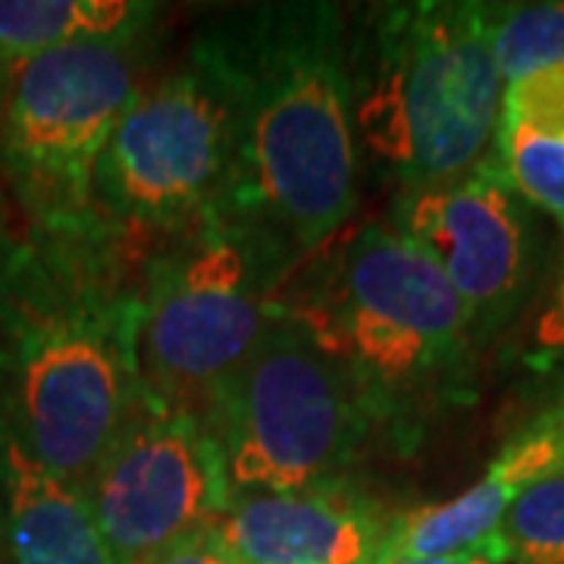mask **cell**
I'll return each instance as SVG.
<instances>
[{"label":"cell","instance_id":"cell-12","mask_svg":"<svg viewBox=\"0 0 564 564\" xmlns=\"http://www.w3.org/2000/svg\"><path fill=\"white\" fill-rule=\"evenodd\" d=\"M562 474L564 402H555L521 423L464 492L399 511L383 564L443 558L486 543L524 492Z\"/></svg>","mask_w":564,"mask_h":564},{"label":"cell","instance_id":"cell-1","mask_svg":"<svg viewBox=\"0 0 564 564\" xmlns=\"http://www.w3.org/2000/svg\"><path fill=\"white\" fill-rule=\"evenodd\" d=\"M139 273L101 223L0 229V426L79 492L144 399Z\"/></svg>","mask_w":564,"mask_h":564},{"label":"cell","instance_id":"cell-4","mask_svg":"<svg viewBox=\"0 0 564 564\" xmlns=\"http://www.w3.org/2000/svg\"><path fill=\"white\" fill-rule=\"evenodd\" d=\"M348 107L361 170L395 195L492 154L505 82L484 0H392L348 13Z\"/></svg>","mask_w":564,"mask_h":564},{"label":"cell","instance_id":"cell-9","mask_svg":"<svg viewBox=\"0 0 564 564\" xmlns=\"http://www.w3.org/2000/svg\"><path fill=\"white\" fill-rule=\"evenodd\" d=\"M386 226L423 248L443 270L484 348L536 295L543 267L540 214L518 195L492 154L455 180L395 195Z\"/></svg>","mask_w":564,"mask_h":564},{"label":"cell","instance_id":"cell-10","mask_svg":"<svg viewBox=\"0 0 564 564\" xmlns=\"http://www.w3.org/2000/svg\"><path fill=\"white\" fill-rule=\"evenodd\" d=\"M120 564H151L229 508L220 448L202 417L141 399L85 489Z\"/></svg>","mask_w":564,"mask_h":564},{"label":"cell","instance_id":"cell-19","mask_svg":"<svg viewBox=\"0 0 564 564\" xmlns=\"http://www.w3.org/2000/svg\"><path fill=\"white\" fill-rule=\"evenodd\" d=\"M151 564H242L232 549L223 543L220 533L214 527L198 530L192 536H185L182 543L170 545L163 555H158Z\"/></svg>","mask_w":564,"mask_h":564},{"label":"cell","instance_id":"cell-20","mask_svg":"<svg viewBox=\"0 0 564 564\" xmlns=\"http://www.w3.org/2000/svg\"><path fill=\"white\" fill-rule=\"evenodd\" d=\"M395 564H511L505 555V545L499 543V536L492 533L486 543L464 549L455 555H443V558H414V562H395Z\"/></svg>","mask_w":564,"mask_h":564},{"label":"cell","instance_id":"cell-6","mask_svg":"<svg viewBox=\"0 0 564 564\" xmlns=\"http://www.w3.org/2000/svg\"><path fill=\"white\" fill-rule=\"evenodd\" d=\"M236 166L232 98L202 32L163 76H148L104 148L91 207L141 261L229 198Z\"/></svg>","mask_w":564,"mask_h":564},{"label":"cell","instance_id":"cell-3","mask_svg":"<svg viewBox=\"0 0 564 564\" xmlns=\"http://www.w3.org/2000/svg\"><path fill=\"white\" fill-rule=\"evenodd\" d=\"M280 304L314 333L355 389L373 443L411 458L474 402L484 345L433 258L367 223L282 285Z\"/></svg>","mask_w":564,"mask_h":564},{"label":"cell","instance_id":"cell-7","mask_svg":"<svg viewBox=\"0 0 564 564\" xmlns=\"http://www.w3.org/2000/svg\"><path fill=\"white\" fill-rule=\"evenodd\" d=\"M207 426L232 499L348 480L373 445L343 367L280 299L258 345L220 389Z\"/></svg>","mask_w":564,"mask_h":564},{"label":"cell","instance_id":"cell-14","mask_svg":"<svg viewBox=\"0 0 564 564\" xmlns=\"http://www.w3.org/2000/svg\"><path fill=\"white\" fill-rule=\"evenodd\" d=\"M158 3L135 0H0V104L41 54L79 39L148 32Z\"/></svg>","mask_w":564,"mask_h":564},{"label":"cell","instance_id":"cell-2","mask_svg":"<svg viewBox=\"0 0 564 564\" xmlns=\"http://www.w3.org/2000/svg\"><path fill=\"white\" fill-rule=\"evenodd\" d=\"M345 29L339 3L282 0L232 10L202 32L236 113L226 204L276 229L302 261L321 254L358 207Z\"/></svg>","mask_w":564,"mask_h":564},{"label":"cell","instance_id":"cell-21","mask_svg":"<svg viewBox=\"0 0 564 564\" xmlns=\"http://www.w3.org/2000/svg\"><path fill=\"white\" fill-rule=\"evenodd\" d=\"M0 564H7L3 558V502H0Z\"/></svg>","mask_w":564,"mask_h":564},{"label":"cell","instance_id":"cell-13","mask_svg":"<svg viewBox=\"0 0 564 564\" xmlns=\"http://www.w3.org/2000/svg\"><path fill=\"white\" fill-rule=\"evenodd\" d=\"M0 502L7 564H120L85 492L47 474L3 426Z\"/></svg>","mask_w":564,"mask_h":564},{"label":"cell","instance_id":"cell-15","mask_svg":"<svg viewBox=\"0 0 564 564\" xmlns=\"http://www.w3.org/2000/svg\"><path fill=\"white\" fill-rule=\"evenodd\" d=\"M489 41L505 85L564 63V0L489 3Z\"/></svg>","mask_w":564,"mask_h":564},{"label":"cell","instance_id":"cell-18","mask_svg":"<svg viewBox=\"0 0 564 564\" xmlns=\"http://www.w3.org/2000/svg\"><path fill=\"white\" fill-rule=\"evenodd\" d=\"M514 361L545 404L564 402V254L555 280L514 351Z\"/></svg>","mask_w":564,"mask_h":564},{"label":"cell","instance_id":"cell-8","mask_svg":"<svg viewBox=\"0 0 564 564\" xmlns=\"http://www.w3.org/2000/svg\"><path fill=\"white\" fill-rule=\"evenodd\" d=\"M151 29L61 44L22 69L0 104V180L39 232L98 226L104 148L151 73Z\"/></svg>","mask_w":564,"mask_h":564},{"label":"cell","instance_id":"cell-5","mask_svg":"<svg viewBox=\"0 0 564 564\" xmlns=\"http://www.w3.org/2000/svg\"><path fill=\"white\" fill-rule=\"evenodd\" d=\"M299 263L276 229L232 204L154 248L139 273L135 358L144 402L207 423Z\"/></svg>","mask_w":564,"mask_h":564},{"label":"cell","instance_id":"cell-11","mask_svg":"<svg viewBox=\"0 0 564 564\" xmlns=\"http://www.w3.org/2000/svg\"><path fill=\"white\" fill-rule=\"evenodd\" d=\"M399 508L355 477L236 496L214 530L242 564H383Z\"/></svg>","mask_w":564,"mask_h":564},{"label":"cell","instance_id":"cell-16","mask_svg":"<svg viewBox=\"0 0 564 564\" xmlns=\"http://www.w3.org/2000/svg\"><path fill=\"white\" fill-rule=\"evenodd\" d=\"M492 158L518 195L536 214L555 223L564 236V141L499 122Z\"/></svg>","mask_w":564,"mask_h":564},{"label":"cell","instance_id":"cell-17","mask_svg":"<svg viewBox=\"0 0 564 564\" xmlns=\"http://www.w3.org/2000/svg\"><path fill=\"white\" fill-rule=\"evenodd\" d=\"M496 536L511 564H564V474L511 505Z\"/></svg>","mask_w":564,"mask_h":564}]
</instances>
